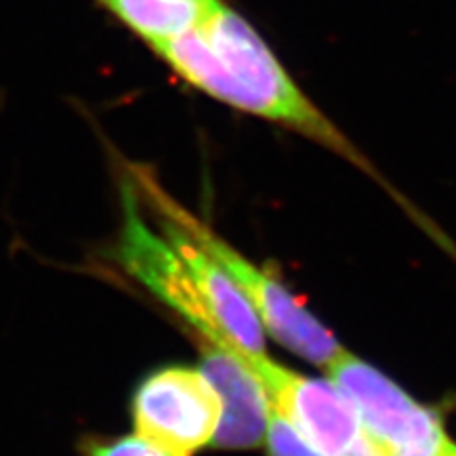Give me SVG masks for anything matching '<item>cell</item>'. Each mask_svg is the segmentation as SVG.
I'll return each mask as SVG.
<instances>
[{
	"label": "cell",
	"mask_w": 456,
	"mask_h": 456,
	"mask_svg": "<svg viewBox=\"0 0 456 456\" xmlns=\"http://www.w3.org/2000/svg\"><path fill=\"white\" fill-rule=\"evenodd\" d=\"M151 46L194 88L316 141L387 187L377 167L310 102L249 21L221 0H211L191 31Z\"/></svg>",
	"instance_id": "1"
},
{
	"label": "cell",
	"mask_w": 456,
	"mask_h": 456,
	"mask_svg": "<svg viewBox=\"0 0 456 456\" xmlns=\"http://www.w3.org/2000/svg\"><path fill=\"white\" fill-rule=\"evenodd\" d=\"M159 216H164L183 226L200 246L223 265L231 278L244 291L253 310L259 316L263 330L273 335L281 346L297 354L314 365L327 367L345 350L330 330L318 322L316 316L297 301L273 276L256 268L244 255H240L223 238L209 231L202 221L192 217L149 177H137Z\"/></svg>",
	"instance_id": "2"
},
{
	"label": "cell",
	"mask_w": 456,
	"mask_h": 456,
	"mask_svg": "<svg viewBox=\"0 0 456 456\" xmlns=\"http://www.w3.org/2000/svg\"><path fill=\"white\" fill-rule=\"evenodd\" d=\"M223 402L198 367L151 370L132 395L135 434L171 456H192L213 444Z\"/></svg>",
	"instance_id": "3"
},
{
	"label": "cell",
	"mask_w": 456,
	"mask_h": 456,
	"mask_svg": "<svg viewBox=\"0 0 456 456\" xmlns=\"http://www.w3.org/2000/svg\"><path fill=\"white\" fill-rule=\"evenodd\" d=\"M122 204L124 223L117 256L126 273L183 320L198 342H208L228 352L238 348L211 318L177 251L162 232L152 231L142 219L132 189L124 187Z\"/></svg>",
	"instance_id": "4"
},
{
	"label": "cell",
	"mask_w": 456,
	"mask_h": 456,
	"mask_svg": "<svg viewBox=\"0 0 456 456\" xmlns=\"http://www.w3.org/2000/svg\"><path fill=\"white\" fill-rule=\"evenodd\" d=\"M246 365L266 390L268 402L327 456H345L367 437L350 397L333 380L308 379L266 354L248 355Z\"/></svg>",
	"instance_id": "5"
},
{
	"label": "cell",
	"mask_w": 456,
	"mask_h": 456,
	"mask_svg": "<svg viewBox=\"0 0 456 456\" xmlns=\"http://www.w3.org/2000/svg\"><path fill=\"white\" fill-rule=\"evenodd\" d=\"M325 370L350 397L377 451L420 444L445 434L434 411L415 402L373 365L346 350H342Z\"/></svg>",
	"instance_id": "6"
},
{
	"label": "cell",
	"mask_w": 456,
	"mask_h": 456,
	"mask_svg": "<svg viewBox=\"0 0 456 456\" xmlns=\"http://www.w3.org/2000/svg\"><path fill=\"white\" fill-rule=\"evenodd\" d=\"M159 221L160 232L187 266L200 297L221 331L241 352L249 355L266 354L263 323L231 274L175 221L164 216H159Z\"/></svg>",
	"instance_id": "7"
},
{
	"label": "cell",
	"mask_w": 456,
	"mask_h": 456,
	"mask_svg": "<svg viewBox=\"0 0 456 456\" xmlns=\"http://www.w3.org/2000/svg\"><path fill=\"white\" fill-rule=\"evenodd\" d=\"M200 365L223 402V417L213 437L219 449H253L263 444L270 402L261 380L241 362V350L198 342Z\"/></svg>",
	"instance_id": "8"
},
{
	"label": "cell",
	"mask_w": 456,
	"mask_h": 456,
	"mask_svg": "<svg viewBox=\"0 0 456 456\" xmlns=\"http://www.w3.org/2000/svg\"><path fill=\"white\" fill-rule=\"evenodd\" d=\"M149 45L191 31L202 21L211 0H102Z\"/></svg>",
	"instance_id": "9"
},
{
	"label": "cell",
	"mask_w": 456,
	"mask_h": 456,
	"mask_svg": "<svg viewBox=\"0 0 456 456\" xmlns=\"http://www.w3.org/2000/svg\"><path fill=\"white\" fill-rule=\"evenodd\" d=\"M265 441L268 456H327L273 405L268 411Z\"/></svg>",
	"instance_id": "10"
},
{
	"label": "cell",
	"mask_w": 456,
	"mask_h": 456,
	"mask_svg": "<svg viewBox=\"0 0 456 456\" xmlns=\"http://www.w3.org/2000/svg\"><path fill=\"white\" fill-rule=\"evenodd\" d=\"M82 456H171L137 434L120 437H90L82 444Z\"/></svg>",
	"instance_id": "11"
},
{
	"label": "cell",
	"mask_w": 456,
	"mask_h": 456,
	"mask_svg": "<svg viewBox=\"0 0 456 456\" xmlns=\"http://www.w3.org/2000/svg\"><path fill=\"white\" fill-rule=\"evenodd\" d=\"M451 444L452 441L447 437V434H441L434 439L420 441V444L384 449V451H379V454L380 456H445Z\"/></svg>",
	"instance_id": "12"
},
{
	"label": "cell",
	"mask_w": 456,
	"mask_h": 456,
	"mask_svg": "<svg viewBox=\"0 0 456 456\" xmlns=\"http://www.w3.org/2000/svg\"><path fill=\"white\" fill-rule=\"evenodd\" d=\"M445 456H456V445H454V444H451V445H449V449H447Z\"/></svg>",
	"instance_id": "13"
}]
</instances>
